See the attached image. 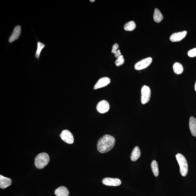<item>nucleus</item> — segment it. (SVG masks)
<instances>
[{
    "label": "nucleus",
    "mask_w": 196,
    "mask_h": 196,
    "mask_svg": "<svg viewBox=\"0 0 196 196\" xmlns=\"http://www.w3.org/2000/svg\"><path fill=\"white\" fill-rule=\"evenodd\" d=\"M188 55L190 57H194L196 56V48L190 50L188 52Z\"/></svg>",
    "instance_id": "nucleus-23"
},
{
    "label": "nucleus",
    "mask_w": 196,
    "mask_h": 196,
    "mask_svg": "<svg viewBox=\"0 0 196 196\" xmlns=\"http://www.w3.org/2000/svg\"><path fill=\"white\" fill-rule=\"evenodd\" d=\"M141 156V151L138 146H135L131 152V159L132 161H135Z\"/></svg>",
    "instance_id": "nucleus-15"
},
{
    "label": "nucleus",
    "mask_w": 196,
    "mask_h": 196,
    "mask_svg": "<svg viewBox=\"0 0 196 196\" xmlns=\"http://www.w3.org/2000/svg\"><path fill=\"white\" fill-rule=\"evenodd\" d=\"M103 184L108 186H117L121 184V181L119 179L111 178L107 177L102 180Z\"/></svg>",
    "instance_id": "nucleus-9"
},
{
    "label": "nucleus",
    "mask_w": 196,
    "mask_h": 196,
    "mask_svg": "<svg viewBox=\"0 0 196 196\" xmlns=\"http://www.w3.org/2000/svg\"><path fill=\"white\" fill-rule=\"evenodd\" d=\"M12 183L11 179L0 175V187L5 188L10 186Z\"/></svg>",
    "instance_id": "nucleus-12"
},
{
    "label": "nucleus",
    "mask_w": 196,
    "mask_h": 196,
    "mask_svg": "<svg viewBox=\"0 0 196 196\" xmlns=\"http://www.w3.org/2000/svg\"><path fill=\"white\" fill-rule=\"evenodd\" d=\"M46 46L44 43L41 41L37 40V49L35 54V57L37 59H39L40 57V54L43 49Z\"/></svg>",
    "instance_id": "nucleus-16"
},
{
    "label": "nucleus",
    "mask_w": 196,
    "mask_h": 196,
    "mask_svg": "<svg viewBox=\"0 0 196 196\" xmlns=\"http://www.w3.org/2000/svg\"><path fill=\"white\" fill-rule=\"evenodd\" d=\"M152 58L149 57L143 59L135 64V68L138 71L146 68L152 63Z\"/></svg>",
    "instance_id": "nucleus-5"
},
{
    "label": "nucleus",
    "mask_w": 196,
    "mask_h": 196,
    "mask_svg": "<svg viewBox=\"0 0 196 196\" xmlns=\"http://www.w3.org/2000/svg\"><path fill=\"white\" fill-rule=\"evenodd\" d=\"M163 16L161 11L158 9L154 10L153 15V19L156 22L160 23L163 19Z\"/></svg>",
    "instance_id": "nucleus-17"
},
{
    "label": "nucleus",
    "mask_w": 196,
    "mask_h": 196,
    "mask_svg": "<svg viewBox=\"0 0 196 196\" xmlns=\"http://www.w3.org/2000/svg\"><path fill=\"white\" fill-rule=\"evenodd\" d=\"M125 62L124 56L123 55H121L117 58L115 63L117 67L123 65Z\"/></svg>",
    "instance_id": "nucleus-22"
},
{
    "label": "nucleus",
    "mask_w": 196,
    "mask_h": 196,
    "mask_svg": "<svg viewBox=\"0 0 196 196\" xmlns=\"http://www.w3.org/2000/svg\"><path fill=\"white\" fill-rule=\"evenodd\" d=\"M50 161V157L48 154L46 152L40 153L36 157L35 165L36 167L38 169H42L46 166Z\"/></svg>",
    "instance_id": "nucleus-2"
},
{
    "label": "nucleus",
    "mask_w": 196,
    "mask_h": 196,
    "mask_svg": "<svg viewBox=\"0 0 196 196\" xmlns=\"http://www.w3.org/2000/svg\"><path fill=\"white\" fill-rule=\"evenodd\" d=\"M115 143V139L114 137L110 135H105L98 141L97 150L101 153H107L114 148Z\"/></svg>",
    "instance_id": "nucleus-1"
},
{
    "label": "nucleus",
    "mask_w": 196,
    "mask_h": 196,
    "mask_svg": "<svg viewBox=\"0 0 196 196\" xmlns=\"http://www.w3.org/2000/svg\"><path fill=\"white\" fill-rule=\"evenodd\" d=\"M141 102L143 104H146L149 101L151 92L148 86H144L141 90Z\"/></svg>",
    "instance_id": "nucleus-4"
},
{
    "label": "nucleus",
    "mask_w": 196,
    "mask_h": 196,
    "mask_svg": "<svg viewBox=\"0 0 196 196\" xmlns=\"http://www.w3.org/2000/svg\"><path fill=\"white\" fill-rule=\"evenodd\" d=\"M173 69L175 73L180 75L184 71V68L181 64L176 62L173 65Z\"/></svg>",
    "instance_id": "nucleus-18"
},
{
    "label": "nucleus",
    "mask_w": 196,
    "mask_h": 196,
    "mask_svg": "<svg viewBox=\"0 0 196 196\" xmlns=\"http://www.w3.org/2000/svg\"><path fill=\"white\" fill-rule=\"evenodd\" d=\"M60 135L62 140L67 144H71L74 142V139L72 134L68 130H64Z\"/></svg>",
    "instance_id": "nucleus-7"
},
{
    "label": "nucleus",
    "mask_w": 196,
    "mask_h": 196,
    "mask_svg": "<svg viewBox=\"0 0 196 196\" xmlns=\"http://www.w3.org/2000/svg\"><path fill=\"white\" fill-rule=\"evenodd\" d=\"M54 193L58 196H68L69 191L65 186H60L55 190Z\"/></svg>",
    "instance_id": "nucleus-13"
},
{
    "label": "nucleus",
    "mask_w": 196,
    "mask_h": 196,
    "mask_svg": "<svg viewBox=\"0 0 196 196\" xmlns=\"http://www.w3.org/2000/svg\"><path fill=\"white\" fill-rule=\"evenodd\" d=\"M177 161L180 166V172L183 177H185L187 174L188 165L185 157L182 154L178 153L176 155Z\"/></svg>",
    "instance_id": "nucleus-3"
},
{
    "label": "nucleus",
    "mask_w": 196,
    "mask_h": 196,
    "mask_svg": "<svg viewBox=\"0 0 196 196\" xmlns=\"http://www.w3.org/2000/svg\"><path fill=\"white\" fill-rule=\"evenodd\" d=\"M136 24L135 23L131 21L126 23L124 26V29L126 31H132L136 27Z\"/></svg>",
    "instance_id": "nucleus-19"
},
{
    "label": "nucleus",
    "mask_w": 196,
    "mask_h": 196,
    "mask_svg": "<svg viewBox=\"0 0 196 196\" xmlns=\"http://www.w3.org/2000/svg\"><path fill=\"white\" fill-rule=\"evenodd\" d=\"M189 127L192 135L194 137L196 136V119L191 117L189 120Z\"/></svg>",
    "instance_id": "nucleus-14"
},
{
    "label": "nucleus",
    "mask_w": 196,
    "mask_h": 196,
    "mask_svg": "<svg viewBox=\"0 0 196 196\" xmlns=\"http://www.w3.org/2000/svg\"><path fill=\"white\" fill-rule=\"evenodd\" d=\"M187 33L186 31H184L173 33L170 37V40L172 42H178L185 37Z\"/></svg>",
    "instance_id": "nucleus-10"
},
{
    "label": "nucleus",
    "mask_w": 196,
    "mask_h": 196,
    "mask_svg": "<svg viewBox=\"0 0 196 196\" xmlns=\"http://www.w3.org/2000/svg\"><path fill=\"white\" fill-rule=\"evenodd\" d=\"M22 33L21 26L19 25L15 26L13 30L12 33L9 39V43H10L14 42L19 39L21 34Z\"/></svg>",
    "instance_id": "nucleus-6"
},
{
    "label": "nucleus",
    "mask_w": 196,
    "mask_h": 196,
    "mask_svg": "<svg viewBox=\"0 0 196 196\" xmlns=\"http://www.w3.org/2000/svg\"><path fill=\"white\" fill-rule=\"evenodd\" d=\"M119 45L117 43H115L112 47V53L114 54L115 57L118 58L121 55V52L119 50H118Z\"/></svg>",
    "instance_id": "nucleus-21"
},
{
    "label": "nucleus",
    "mask_w": 196,
    "mask_h": 196,
    "mask_svg": "<svg viewBox=\"0 0 196 196\" xmlns=\"http://www.w3.org/2000/svg\"><path fill=\"white\" fill-rule=\"evenodd\" d=\"M152 169L153 174L156 177L158 176L159 175V169H158V164L157 161L153 160L151 165Z\"/></svg>",
    "instance_id": "nucleus-20"
},
{
    "label": "nucleus",
    "mask_w": 196,
    "mask_h": 196,
    "mask_svg": "<svg viewBox=\"0 0 196 196\" xmlns=\"http://www.w3.org/2000/svg\"><path fill=\"white\" fill-rule=\"evenodd\" d=\"M90 1L91 2H95V0H93V1H91V0H90Z\"/></svg>",
    "instance_id": "nucleus-25"
},
{
    "label": "nucleus",
    "mask_w": 196,
    "mask_h": 196,
    "mask_svg": "<svg viewBox=\"0 0 196 196\" xmlns=\"http://www.w3.org/2000/svg\"><path fill=\"white\" fill-rule=\"evenodd\" d=\"M96 109L98 112L100 114H105L110 109V105L108 101L103 100L97 103Z\"/></svg>",
    "instance_id": "nucleus-8"
},
{
    "label": "nucleus",
    "mask_w": 196,
    "mask_h": 196,
    "mask_svg": "<svg viewBox=\"0 0 196 196\" xmlns=\"http://www.w3.org/2000/svg\"><path fill=\"white\" fill-rule=\"evenodd\" d=\"M194 88H195V91H196V82H195Z\"/></svg>",
    "instance_id": "nucleus-24"
},
{
    "label": "nucleus",
    "mask_w": 196,
    "mask_h": 196,
    "mask_svg": "<svg viewBox=\"0 0 196 196\" xmlns=\"http://www.w3.org/2000/svg\"><path fill=\"white\" fill-rule=\"evenodd\" d=\"M110 79L108 77H104L100 79L96 83L94 86V89L105 87L110 83Z\"/></svg>",
    "instance_id": "nucleus-11"
}]
</instances>
